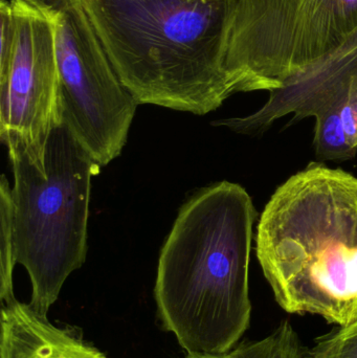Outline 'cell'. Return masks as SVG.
Segmentation results:
<instances>
[{
	"label": "cell",
	"instance_id": "obj_1",
	"mask_svg": "<svg viewBox=\"0 0 357 358\" xmlns=\"http://www.w3.org/2000/svg\"><path fill=\"white\" fill-rule=\"evenodd\" d=\"M257 217L247 189L226 180L180 208L159 255L154 299L161 326L187 352H230L249 329Z\"/></svg>",
	"mask_w": 357,
	"mask_h": 358
},
{
	"label": "cell",
	"instance_id": "obj_2",
	"mask_svg": "<svg viewBox=\"0 0 357 358\" xmlns=\"http://www.w3.org/2000/svg\"><path fill=\"white\" fill-rule=\"evenodd\" d=\"M138 105L205 115L235 94L226 71L236 0H79Z\"/></svg>",
	"mask_w": 357,
	"mask_h": 358
},
{
	"label": "cell",
	"instance_id": "obj_3",
	"mask_svg": "<svg viewBox=\"0 0 357 358\" xmlns=\"http://www.w3.org/2000/svg\"><path fill=\"white\" fill-rule=\"evenodd\" d=\"M256 252L278 304L340 327L357 317V178L310 164L275 191Z\"/></svg>",
	"mask_w": 357,
	"mask_h": 358
},
{
	"label": "cell",
	"instance_id": "obj_4",
	"mask_svg": "<svg viewBox=\"0 0 357 358\" xmlns=\"http://www.w3.org/2000/svg\"><path fill=\"white\" fill-rule=\"evenodd\" d=\"M14 176L15 258L31 284L29 306L43 317L87 252L92 179L100 166L62 124L48 138L45 161L8 147Z\"/></svg>",
	"mask_w": 357,
	"mask_h": 358
},
{
	"label": "cell",
	"instance_id": "obj_5",
	"mask_svg": "<svg viewBox=\"0 0 357 358\" xmlns=\"http://www.w3.org/2000/svg\"><path fill=\"white\" fill-rule=\"evenodd\" d=\"M357 31V0H236L226 71L235 94L280 87Z\"/></svg>",
	"mask_w": 357,
	"mask_h": 358
},
{
	"label": "cell",
	"instance_id": "obj_6",
	"mask_svg": "<svg viewBox=\"0 0 357 358\" xmlns=\"http://www.w3.org/2000/svg\"><path fill=\"white\" fill-rule=\"evenodd\" d=\"M63 122L100 167L121 155L138 103L80 1L52 18Z\"/></svg>",
	"mask_w": 357,
	"mask_h": 358
},
{
	"label": "cell",
	"instance_id": "obj_7",
	"mask_svg": "<svg viewBox=\"0 0 357 358\" xmlns=\"http://www.w3.org/2000/svg\"><path fill=\"white\" fill-rule=\"evenodd\" d=\"M10 1L16 35L0 73V138L42 163L50 134L63 123L54 21L24 0Z\"/></svg>",
	"mask_w": 357,
	"mask_h": 358
},
{
	"label": "cell",
	"instance_id": "obj_8",
	"mask_svg": "<svg viewBox=\"0 0 357 358\" xmlns=\"http://www.w3.org/2000/svg\"><path fill=\"white\" fill-rule=\"evenodd\" d=\"M357 79V31L339 50L270 90L268 102L242 117L217 120L212 125L236 134L260 136L275 122L293 113L291 124L330 110H343Z\"/></svg>",
	"mask_w": 357,
	"mask_h": 358
},
{
	"label": "cell",
	"instance_id": "obj_9",
	"mask_svg": "<svg viewBox=\"0 0 357 358\" xmlns=\"http://www.w3.org/2000/svg\"><path fill=\"white\" fill-rule=\"evenodd\" d=\"M0 358H107L104 353L59 328L29 304L13 301L2 304Z\"/></svg>",
	"mask_w": 357,
	"mask_h": 358
},
{
	"label": "cell",
	"instance_id": "obj_10",
	"mask_svg": "<svg viewBox=\"0 0 357 358\" xmlns=\"http://www.w3.org/2000/svg\"><path fill=\"white\" fill-rule=\"evenodd\" d=\"M15 258L14 203L6 176L0 181V299L2 304L16 300L13 287Z\"/></svg>",
	"mask_w": 357,
	"mask_h": 358
},
{
	"label": "cell",
	"instance_id": "obj_11",
	"mask_svg": "<svg viewBox=\"0 0 357 358\" xmlns=\"http://www.w3.org/2000/svg\"><path fill=\"white\" fill-rule=\"evenodd\" d=\"M314 146L320 161H348L356 157L346 138L341 111L316 115Z\"/></svg>",
	"mask_w": 357,
	"mask_h": 358
},
{
	"label": "cell",
	"instance_id": "obj_12",
	"mask_svg": "<svg viewBox=\"0 0 357 358\" xmlns=\"http://www.w3.org/2000/svg\"><path fill=\"white\" fill-rule=\"evenodd\" d=\"M233 358H303L299 336L289 321L258 342L241 344L231 351Z\"/></svg>",
	"mask_w": 357,
	"mask_h": 358
},
{
	"label": "cell",
	"instance_id": "obj_13",
	"mask_svg": "<svg viewBox=\"0 0 357 358\" xmlns=\"http://www.w3.org/2000/svg\"><path fill=\"white\" fill-rule=\"evenodd\" d=\"M307 358H357V317L333 334L318 338Z\"/></svg>",
	"mask_w": 357,
	"mask_h": 358
},
{
	"label": "cell",
	"instance_id": "obj_14",
	"mask_svg": "<svg viewBox=\"0 0 357 358\" xmlns=\"http://www.w3.org/2000/svg\"><path fill=\"white\" fill-rule=\"evenodd\" d=\"M0 31H1V46H0V73L8 69L12 59L14 48L16 22L12 1L0 0Z\"/></svg>",
	"mask_w": 357,
	"mask_h": 358
},
{
	"label": "cell",
	"instance_id": "obj_15",
	"mask_svg": "<svg viewBox=\"0 0 357 358\" xmlns=\"http://www.w3.org/2000/svg\"><path fill=\"white\" fill-rule=\"evenodd\" d=\"M24 1L35 6L40 12L52 19L63 10L75 6L79 0H24Z\"/></svg>",
	"mask_w": 357,
	"mask_h": 358
},
{
	"label": "cell",
	"instance_id": "obj_16",
	"mask_svg": "<svg viewBox=\"0 0 357 358\" xmlns=\"http://www.w3.org/2000/svg\"><path fill=\"white\" fill-rule=\"evenodd\" d=\"M186 358H233L230 352L209 353V352H187Z\"/></svg>",
	"mask_w": 357,
	"mask_h": 358
}]
</instances>
